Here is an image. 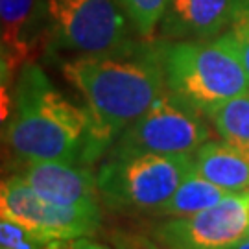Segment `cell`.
<instances>
[{"label":"cell","mask_w":249,"mask_h":249,"mask_svg":"<svg viewBox=\"0 0 249 249\" xmlns=\"http://www.w3.org/2000/svg\"><path fill=\"white\" fill-rule=\"evenodd\" d=\"M63 74L85 100L90 162H96L166 89L162 41L78 55L63 65Z\"/></svg>","instance_id":"1"},{"label":"cell","mask_w":249,"mask_h":249,"mask_svg":"<svg viewBox=\"0 0 249 249\" xmlns=\"http://www.w3.org/2000/svg\"><path fill=\"white\" fill-rule=\"evenodd\" d=\"M222 141L249 153V90L225 102L207 116Z\"/></svg>","instance_id":"14"},{"label":"cell","mask_w":249,"mask_h":249,"mask_svg":"<svg viewBox=\"0 0 249 249\" xmlns=\"http://www.w3.org/2000/svg\"><path fill=\"white\" fill-rule=\"evenodd\" d=\"M162 67L166 89L205 116L249 90V72L229 34L162 41Z\"/></svg>","instance_id":"3"},{"label":"cell","mask_w":249,"mask_h":249,"mask_svg":"<svg viewBox=\"0 0 249 249\" xmlns=\"http://www.w3.org/2000/svg\"><path fill=\"white\" fill-rule=\"evenodd\" d=\"M116 238L122 242V246H124L125 249H162L160 246H157V244L146 240V238H139V236L120 234V236H116Z\"/></svg>","instance_id":"18"},{"label":"cell","mask_w":249,"mask_h":249,"mask_svg":"<svg viewBox=\"0 0 249 249\" xmlns=\"http://www.w3.org/2000/svg\"><path fill=\"white\" fill-rule=\"evenodd\" d=\"M194 170L227 192L249 190V153L225 141H207L194 155Z\"/></svg>","instance_id":"12"},{"label":"cell","mask_w":249,"mask_h":249,"mask_svg":"<svg viewBox=\"0 0 249 249\" xmlns=\"http://www.w3.org/2000/svg\"><path fill=\"white\" fill-rule=\"evenodd\" d=\"M36 0H0L2 18V98L8 96V89L17 71L30 63L32 46L30 28L34 20Z\"/></svg>","instance_id":"11"},{"label":"cell","mask_w":249,"mask_h":249,"mask_svg":"<svg viewBox=\"0 0 249 249\" xmlns=\"http://www.w3.org/2000/svg\"><path fill=\"white\" fill-rule=\"evenodd\" d=\"M135 32L142 39H153L170 6V0H116Z\"/></svg>","instance_id":"15"},{"label":"cell","mask_w":249,"mask_h":249,"mask_svg":"<svg viewBox=\"0 0 249 249\" xmlns=\"http://www.w3.org/2000/svg\"><path fill=\"white\" fill-rule=\"evenodd\" d=\"M231 192L220 188L203 176H199L196 170H192L168 201H164L155 211V216H170V218L188 216L218 205Z\"/></svg>","instance_id":"13"},{"label":"cell","mask_w":249,"mask_h":249,"mask_svg":"<svg viewBox=\"0 0 249 249\" xmlns=\"http://www.w3.org/2000/svg\"><path fill=\"white\" fill-rule=\"evenodd\" d=\"M124 15L116 0H46L55 45L80 55L115 52L131 45Z\"/></svg>","instance_id":"6"},{"label":"cell","mask_w":249,"mask_h":249,"mask_svg":"<svg viewBox=\"0 0 249 249\" xmlns=\"http://www.w3.org/2000/svg\"><path fill=\"white\" fill-rule=\"evenodd\" d=\"M18 176L50 203L100 211L98 179L85 164L34 160L24 162Z\"/></svg>","instance_id":"9"},{"label":"cell","mask_w":249,"mask_h":249,"mask_svg":"<svg viewBox=\"0 0 249 249\" xmlns=\"http://www.w3.org/2000/svg\"><path fill=\"white\" fill-rule=\"evenodd\" d=\"M227 34L232 37L242 61L249 72V0H232Z\"/></svg>","instance_id":"17"},{"label":"cell","mask_w":249,"mask_h":249,"mask_svg":"<svg viewBox=\"0 0 249 249\" xmlns=\"http://www.w3.org/2000/svg\"><path fill=\"white\" fill-rule=\"evenodd\" d=\"M162 249H231L249 236V190L231 192L218 205L176 216L153 227Z\"/></svg>","instance_id":"7"},{"label":"cell","mask_w":249,"mask_h":249,"mask_svg":"<svg viewBox=\"0 0 249 249\" xmlns=\"http://www.w3.org/2000/svg\"><path fill=\"white\" fill-rule=\"evenodd\" d=\"M207 116L164 89L107 153H196L211 137Z\"/></svg>","instance_id":"5"},{"label":"cell","mask_w":249,"mask_h":249,"mask_svg":"<svg viewBox=\"0 0 249 249\" xmlns=\"http://www.w3.org/2000/svg\"><path fill=\"white\" fill-rule=\"evenodd\" d=\"M194 170L192 153H109L96 179L111 211L155 214Z\"/></svg>","instance_id":"4"},{"label":"cell","mask_w":249,"mask_h":249,"mask_svg":"<svg viewBox=\"0 0 249 249\" xmlns=\"http://www.w3.org/2000/svg\"><path fill=\"white\" fill-rule=\"evenodd\" d=\"M231 249H249V236H246L242 242H238L234 248H231Z\"/></svg>","instance_id":"20"},{"label":"cell","mask_w":249,"mask_h":249,"mask_svg":"<svg viewBox=\"0 0 249 249\" xmlns=\"http://www.w3.org/2000/svg\"><path fill=\"white\" fill-rule=\"evenodd\" d=\"M0 214L26 231L46 238H83L100 229L102 211L63 207L46 201L20 176L2 181Z\"/></svg>","instance_id":"8"},{"label":"cell","mask_w":249,"mask_h":249,"mask_svg":"<svg viewBox=\"0 0 249 249\" xmlns=\"http://www.w3.org/2000/svg\"><path fill=\"white\" fill-rule=\"evenodd\" d=\"M83 249H125L124 246H122V242L118 240L115 236V240H113V246H109V244H102V242H92L87 236L85 238V242H83Z\"/></svg>","instance_id":"19"},{"label":"cell","mask_w":249,"mask_h":249,"mask_svg":"<svg viewBox=\"0 0 249 249\" xmlns=\"http://www.w3.org/2000/svg\"><path fill=\"white\" fill-rule=\"evenodd\" d=\"M232 0H170L159 24L164 41L213 39L229 28Z\"/></svg>","instance_id":"10"},{"label":"cell","mask_w":249,"mask_h":249,"mask_svg":"<svg viewBox=\"0 0 249 249\" xmlns=\"http://www.w3.org/2000/svg\"><path fill=\"white\" fill-rule=\"evenodd\" d=\"M89 133L87 109L69 102L41 67L28 63L18 76L6 129L11 151L24 162L61 160L90 166Z\"/></svg>","instance_id":"2"},{"label":"cell","mask_w":249,"mask_h":249,"mask_svg":"<svg viewBox=\"0 0 249 249\" xmlns=\"http://www.w3.org/2000/svg\"><path fill=\"white\" fill-rule=\"evenodd\" d=\"M50 242L52 238L34 234L8 218L0 222V249H50Z\"/></svg>","instance_id":"16"}]
</instances>
